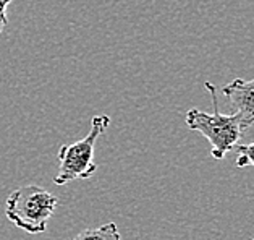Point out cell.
<instances>
[{"label":"cell","instance_id":"6da1fadb","mask_svg":"<svg viewBox=\"0 0 254 240\" xmlns=\"http://www.w3.org/2000/svg\"><path fill=\"white\" fill-rule=\"evenodd\" d=\"M204 88L210 94L214 112H204L201 109H190L187 112V125L190 130L201 133L210 143V156L217 161H222L235 146L240 143V138L246 132L238 114H222L217 102V88L212 83H204Z\"/></svg>","mask_w":254,"mask_h":240},{"label":"cell","instance_id":"7a4b0ae2","mask_svg":"<svg viewBox=\"0 0 254 240\" xmlns=\"http://www.w3.org/2000/svg\"><path fill=\"white\" fill-rule=\"evenodd\" d=\"M59 206V198L38 185L13 190L5 201V216L11 224L28 234H42Z\"/></svg>","mask_w":254,"mask_h":240},{"label":"cell","instance_id":"3957f363","mask_svg":"<svg viewBox=\"0 0 254 240\" xmlns=\"http://www.w3.org/2000/svg\"><path fill=\"white\" fill-rule=\"evenodd\" d=\"M110 125L109 115L92 117L91 132L83 140L75 141L70 145H62L59 150V170L54 177L55 185H65V183L76 180V178H91L96 174L97 164L94 161V148L96 141Z\"/></svg>","mask_w":254,"mask_h":240},{"label":"cell","instance_id":"277c9868","mask_svg":"<svg viewBox=\"0 0 254 240\" xmlns=\"http://www.w3.org/2000/svg\"><path fill=\"white\" fill-rule=\"evenodd\" d=\"M222 93L230 102L233 112L240 115L245 130H248L254 124V80L235 78Z\"/></svg>","mask_w":254,"mask_h":240},{"label":"cell","instance_id":"5b68a950","mask_svg":"<svg viewBox=\"0 0 254 240\" xmlns=\"http://www.w3.org/2000/svg\"><path fill=\"white\" fill-rule=\"evenodd\" d=\"M73 240H122V236L115 223H107L104 226L81 231Z\"/></svg>","mask_w":254,"mask_h":240},{"label":"cell","instance_id":"8992f818","mask_svg":"<svg viewBox=\"0 0 254 240\" xmlns=\"http://www.w3.org/2000/svg\"><path fill=\"white\" fill-rule=\"evenodd\" d=\"M233 150L238 153L237 162H235L237 167H248V165H253L254 167V141L250 145L238 143Z\"/></svg>","mask_w":254,"mask_h":240},{"label":"cell","instance_id":"52a82bcc","mask_svg":"<svg viewBox=\"0 0 254 240\" xmlns=\"http://www.w3.org/2000/svg\"><path fill=\"white\" fill-rule=\"evenodd\" d=\"M13 0H0V34L8 24V16H7V8Z\"/></svg>","mask_w":254,"mask_h":240},{"label":"cell","instance_id":"ba28073f","mask_svg":"<svg viewBox=\"0 0 254 240\" xmlns=\"http://www.w3.org/2000/svg\"><path fill=\"white\" fill-rule=\"evenodd\" d=\"M253 240H254V239H253Z\"/></svg>","mask_w":254,"mask_h":240}]
</instances>
